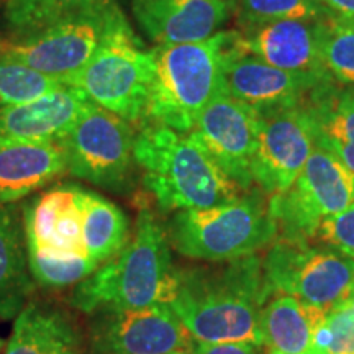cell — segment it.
<instances>
[{"instance_id":"1","label":"cell","mask_w":354,"mask_h":354,"mask_svg":"<svg viewBox=\"0 0 354 354\" xmlns=\"http://www.w3.org/2000/svg\"><path fill=\"white\" fill-rule=\"evenodd\" d=\"M266 302L263 261L251 254L233 259L220 272L177 269L174 297L167 305L197 342L261 346L258 320Z\"/></svg>"},{"instance_id":"2","label":"cell","mask_w":354,"mask_h":354,"mask_svg":"<svg viewBox=\"0 0 354 354\" xmlns=\"http://www.w3.org/2000/svg\"><path fill=\"white\" fill-rule=\"evenodd\" d=\"M177 269L172 268L165 227L141 207L135 234L117 258L74 287L71 305L84 313L99 308H145L169 304L174 297Z\"/></svg>"},{"instance_id":"3","label":"cell","mask_w":354,"mask_h":354,"mask_svg":"<svg viewBox=\"0 0 354 354\" xmlns=\"http://www.w3.org/2000/svg\"><path fill=\"white\" fill-rule=\"evenodd\" d=\"M133 158L143 169L146 189L165 212L212 209L240 198V185L189 133L145 127L135 136Z\"/></svg>"},{"instance_id":"4","label":"cell","mask_w":354,"mask_h":354,"mask_svg":"<svg viewBox=\"0 0 354 354\" xmlns=\"http://www.w3.org/2000/svg\"><path fill=\"white\" fill-rule=\"evenodd\" d=\"M236 32H218L203 41L158 44L151 55V87L146 120L189 133L216 95L225 94V64Z\"/></svg>"},{"instance_id":"5","label":"cell","mask_w":354,"mask_h":354,"mask_svg":"<svg viewBox=\"0 0 354 354\" xmlns=\"http://www.w3.org/2000/svg\"><path fill=\"white\" fill-rule=\"evenodd\" d=\"M169 236L180 254L203 261H233L254 254L277 236V223L258 197H245L172 218Z\"/></svg>"},{"instance_id":"6","label":"cell","mask_w":354,"mask_h":354,"mask_svg":"<svg viewBox=\"0 0 354 354\" xmlns=\"http://www.w3.org/2000/svg\"><path fill=\"white\" fill-rule=\"evenodd\" d=\"M151 55L123 15L86 64L66 86L127 122L146 120L151 87Z\"/></svg>"},{"instance_id":"7","label":"cell","mask_w":354,"mask_h":354,"mask_svg":"<svg viewBox=\"0 0 354 354\" xmlns=\"http://www.w3.org/2000/svg\"><path fill=\"white\" fill-rule=\"evenodd\" d=\"M263 272L268 300L292 295L330 312L349 297L354 259L302 238L279 236L263 259Z\"/></svg>"},{"instance_id":"8","label":"cell","mask_w":354,"mask_h":354,"mask_svg":"<svg viewBox=\"0 0 354 354\" xmlns=\"http://www.w3.org/2000/svg\"><path fill=\"white\" fill-rule=\"evenodd\" d=\"M123 15L115 0L100 2L19 41L0 43V55L66 84L86 68Z\"/></svg>"},{"instance_id":"9","label":"cell","mask_w":354,"mask_h":354,"mask_svg":"<svg viewBox=\"0 0 354 354\" xmlns=\"http://www.w3.org/2000/svg\"><path fill=\"white\" fill-rule=\"evenodd\" d=\"M351 203L353 176L333 154L315 145L295 183L272 197L269 212L279 236L310 240L325 216L339 214Z\"/></svg>"},{"instance_id":"10","label":"cell","mask_w":354,"mask_h":354,"mask_svg":"<svg viewBox=\"0 0 354 354\" xmlns=\"http://www.w3.org/2000/svg\"><path fill=\"white\" fill-rule=\"evenodd\" d=\"M59 143L73 176L109 190L127 184L135 135L122 117L92 104Z\"/></svg>"},{"instance_id":"11","label":"cell","mask_w":354,"mask_h":354,"mask_svg":"<svg viewBox=\"0 0 354 354\" xmlns=\"http://www.w3.org/2000/svg\"><path fill=\"white\" fill-rule=\"evenodd\" d=\"M91 354H172L192 351L194 338L167 304L99 308L88 313Z\"/></svg>"},{"instance_id":"12","label":"cell","mask_w":354,"mask_h":354,"mask_svg":"<svg viewBox=\"0 0 354 354\" xmlns=\"http://www.w3.org/2000/svg\"><path fill=\"white\" fill-rule=\"evenodd\" d=\"M261 115L232 95H216L189 135L243 190L253 183L251 161L258 148Z\"/></svg>"},{"instance_id":"13","label":"cell","mask_w":354,"mask_h":354,"mask_svg":"<svg viewBox=\"0 0 354 354\" xmlns=\"http://www.w3.org/2000/svg\"><path fill=\"white\" fill-rule=\"evenodd\" d=\"M330 81V76L290 73L264 63L243 48L241 33L225 64V92L259 115L300 107L317 87Z\"/></svg>"},{"instance_id":"14","label":"cell","mask_w":354,"mask_h":354,"mask_svg":"<svg viewBox=\"0 0 354 354\" xmlns=\"http://www.w3.org/2000/svg\"><path fill=\"white\" fill-rule=\"evenodd\" d=\"M312 123L304 105L261 115L251 177L268 192H286L312 153Z\"/></svg>"},{"instance_id":"15","label":"cell","mask_w":354,"mask_h":354,"mask_svg":"<svg viewBox=\"0 0 354 354\" xmlns=\"http://www.w3.org/2000/svg\"><path fill=\"white\" fill-rule=\"evenodd\" d=\"M326 17L277 20L246 26V32L241 33L243 48L279 69L330 76L323 63Z\"/></svg>"},{"instance_id":"16","label":"cell","mask_w":354,"mask_h":354,"mask_svg":"<svg viewBox=\"0 0 354 354\" xmlns=\"http://www.w3.org/2000/svg\"><path fill=\"white\" fill-rule=\"evenodd\" d=\"M234 0H131L135 20L158 44L203 41L218 33Z\"/></svg>"},{"instance_id":"17","label":"cell","mask_w":354,"mask_h":354,"mask_svg":"<svg viewBox=\"0 0 354 354\" xmlns=\"http://www.w3.org/2000/svg\"><path fill=\"white\" fill-rule=\"evenodd\" d=\"M84 187H53L26 207V248L57 254H87L84 245Z\"/></svg>"},{"instance_id":"18","label":"cell","mask_w":354,"mask_h":354,"mask_svg":"<svg viewBox=\"0 0 354 354\" xmlns=\"http://www.w3.org/2000/svg\"><path fill=\"white\" fill-rule=\"evenodd\" d=\"M92 102L66 86L38 99L0 109V141H61Z\"/></svg>"},{"instance_id":"19","label":"cell","mask_w":354,"mask_h":354,"mask_svg":"<svg viewBox=\"0 0 354 354\" xmlns=\"http://www.w3.org/2000/svg\"><path fill=\"white\" fill-rule=\"evenodd\" d=\"M66 169L59 141H0V203L30 196Z\"/></svg>"},{"instance_id":"20","label":"cell","mask_w":354,"mask_h":354,"mask_svg":"<svg viewBox=\"0 0 354 354\" xmlns=\"http://www.w3.org/2000/svg\"><path fill=\"white\" fill-rule=\"evenodd\" d=\"M326 318L328 310L292 295L269 299L259 312L261 346L266 354H313L317 331Z\"/></svg>"},{"instance_id":"21","label":"cell","mask_w":354,"mask_h":354,"mask_svg":"<svg viewBox=\"0 0 354 354\" xmlns=\"http://www.w3.org/2000/svg\"><path fill=\"white\" fill-rule=\"evenodd\" d=\"M313 141L333 154L354 179V92L325 82L304 102Z\"/></svg>"},{"instance_id":"22","label":"cell","mask_w":354,"mask_h":354,"mask_svg":"<svg viewBox=\"0 0 354 354\" xmlns=\"http://www.w3.org/2000/svg\"><path fill=\"white\" fill-rule=\"evenodd\" d=\"M81 333L68 313L50 304H28L13 323L6 354H68L79 349Z\"/></svg>"},{"instance_id":"23","label":"cell","mask_w":354,"mask_h":354,"mask_svg":"<svg viewBox=\"0 0 354 354\" xmlns=\"http://www.w3.org/2000/svg\"><path fill=\"white\" fill-rule=\"evenodd\" d=\"M17 212L0 203V318L12 320L32 297L35 281Z\"/></svg>"},{"instance_id":"24","label":"cell","mask_w":354,"mask_h":354,"mask_svg":"<svg viewBox=\"0 0 354 354\" xmlns=\"http://www.w3.org/2000/svg\"><path fill=\"white\" fill-rule=\"evenodd\" d=\"M82 205L86 253L100 268L117 258L130 241V223L120 207L87 189Z\"/></svg>"},{"instance_id":"25","label":"cell","mask_w":354,"mask_h":354,"mask_svg":"<svg viewBox=\"0 0 354 354\" xmlns=\"http://www.w3.org/2000/svg\"><path fill=\"white\" fill-rule=\"evenodd\" d=\"M100 2L107 0H7L3 19L12 33L26 38Z\"/></svg>"},{"instance_id":"26","label":"cell","mask_w":354,"mask_h":354,"mask_svg":"<svg viewBox=\"0 0 354 354\" xmlns=\"http://www.w3.org/2000/svg\"><path fill=\"white\" fill-rule=\"evenodd\" d=\"M26 251L33 281L48 289H64L79 284L99 269L87 254H57L35 248H26Z\"/></svg>"},{"instance_id":"27","label":"cell","mask_w":354,"mask_h":354,"mask_svg":"<svg viewBox=\"0 0 354 354\" xmlns=\"http://www.w3.org/2000/svg\"><path fill=\"white\" fill-rule=\"evenodd\" d=\"M63 82L0 55V109L38 99Z\"/></svg>"},{"instance_id":"28","label":"cell","mask_w":354,"mask_h":354,"mask_svg":"<svg viewBox=\"0 0 354 354\" xmlns=\"http://www.w3.org/2000/svg\"><path fill=\"white\" fill-rule=\"evenodd\" d=\"M323 63L331 79L342 84H354V20L328 13Z\"/></svg>"},{"instance_id":"29","label":"cell","mask_w":354,"mask_h":354,"mask_svg":"<svg viewBox=\"0 0 354 354\" xmlns=\"http://www.w3.org/2000/svg\"><path fill=\"white\" fill-rule=\"evenodd\" d=\"M238 13L245 26L328 15L320 0H238Z\"/></svg>"},{"instance_id":"30","label":"cell","mask_w":354,"mask_h":354,"mask_svg":"<svg viewBox=\"0 0 354 354\" xmlns=\"http://www.w3.org/2000/svg\"><path fill=\"white\" fill-rule=\"evenodd\" d=\"M313 238L354 259V203L339 214L325 216L318 223Z\"/></svg>"},{"instance_id":"31","label":"cell","mask_w":354,"mask_h":354,"mask_svg":"<svg viewBox=\"0 0 354 354\" xmlns=\"http://www.w3.org/2000/svg\"><path fill=\"white\" fill-rule=\"evenodd\" d=\"M328 326L331 331L328 354H354V313L348 302L330 310Z\"/></svg>"},{"instance_id":"32","label":"cell","mask_w":354,"mask_h":354,"mask_svg":"<svg viewBox=\"0 0 354 354\" xmlns=\"http://www.w3.org/2000/svg\"><path fill=\"white\" fill-rule=\"evenodd\" d=\"M190 354H263V346L240 342V343H203L194 339Z\"/></svg>"},{"instance_id":"33","label":"cell","mask_w":354,"mask_h":354,"mask_svg":"<svg viewBox=\"0 0 354 354\" xmlns=\"http://www.w3.org/2000/svg\"><path fill=\"white\" fill-rule=\"evenodd\" d=\"M320 2L331 15L354 20V0H320Z\"/></svg>"},{"instance_id":"34","label":"cell","mask_w":354,"mask_h":354,"mask_svg":"<svg viewBox=\"0 0 354 354\" xmlns=\"http://www.w3.org/2000/svg\"><path fill=\"white\" fill-rule=\"evenodd\" d=\"M348 305H349V308L353 310V313H354V284H353V287H351V292H349V297H348Z\"/></svg>"},{"instance_id":"35","label":"cell","mask_w":354,"mask_h":354,"mask_svg":"<svg viewBox=\"0 0 354 354\" xmlns=\"http://www.w3.org/2000/svg\"><path fill=\"white\" fill-rule=\"evenodd\" d=\"M68 354H81V353H79V349H74V351H71Z\"/></svg>"},{"instance_id":"36","label":"cell","mask_w":354,"mask_h":354,"mask_svg":"<svg viewBox=\"0 0 354 354\" xmlns=\"http://www.w3.org/2000/svg\"><path fill=\"white\" fill-rule=\"evenodd\" d=\"M172 354H190V353H184V351H183V353H172Z\"/></svg>"},{"instance_id":"37","label":"cell","mask_w":354,"mask_h":354,"mask_svg":"<svg viewBox=\"0 0 354 354\" xmlns=\"http://www.w3.org/2000/svg\"><path fill=\"white\" fill-rule=\"evenodd\" d=\"M0 348H2V339H0Z\"/></svg>"}]
</instances>
